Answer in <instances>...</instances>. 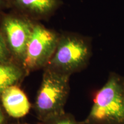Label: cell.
Wrapping results in <instances>:
<instances>
[{
    "mask_svg": "<svg viewBox=\"0 0 124 124\" xmlns=\"http://www.w3.org/2000/svg\"><path fill=\"white\" fill-rule=\"evenodd\" d=\"M85 124H124V77L111 72L96 93Z\"/></svg>",
    "mask_w": 124,
    "mask_h": 124,
    "instance_id": "cell-1",
    "label": "cell"
},
{
    "mask_svg": "<svg viewBox=\"0 0 124 124\" xmlns=\"http://www.w3.org/2000/svg\"><path fill=\"white\" fill-rule=\"evenodd\" d=\"M91 51L89 38L73 32L61 33L55 52L45 68L70 75L86 68Z\"/></svg>",
    "mask_w": 124,
    "mask_h": 124,
    "instance_id": "cell-2",
    "label": "cell"
},
{
    "mask_svg": "<svg viewBox=\"0 0 124 124\" xmlns=\"http://www.w3.org/2000/svg\"><path fill=\"white\" fill-rule=\"evenodd\" d=\"M69 78L46 68L35 103L36 111L41 120L60 117L69 94Z\"/></svg>",
    "mask_w": 124,
    "mask_h": 124,
    "instance_id": "cell-3",
    "label": "cell"
},
{
    "mask_svg": "<svg viewBox=\"0 0 124 124\" xmlns=\"http://www.w3.org/2000/svg\"><path fill=\"white\" fill-rule=\"evenodd\" d=\"M59 36L60 33L35 21L22 64L27 73L46 67L55 52Z\"/></svg>",
    "mask_w": 124,
    "mask_h": 124,
    "instance_id": "cell-4",
    "label": "cell"
},
{
    "mask_svg": "<svg viewBox=\"0 0 124 124\" xmlns=\"http://www.w3.org/2000/svg\"><path fill=\"white\" fill-rule=\"evenodd\" d=\"M35 22L15 11L0 20V32L12 60L21 66Z\"/></svg>",
    "mask_w": 124,
    "mask_h": 124,
    "instance_id": "cell-5",
    "label": "cell"
},
{
    "mask_svg": "<svg viewBox=\"0 0 124 124\" xmlns=\"http://www.w3.org/2000/svg\"><path fill=\"white\" fill-rule=\"evenodd\" d=\"M10 8L34 21L49 18L62 4L60 0H9Z\"/></svg>",
    "mask_w": 124,
    "mask_h": 124,
    "instance_id": "cell-6",
    "label": "cell"
},
{
    "mask_svg": "<svg viewBox=\"0 0 124 124\" xmlns=\"http://www.w3.org/2000/svg\"><path fill=\"white\" fill-rule=\"evenodd\" d=\"M1 98L5 110L12 117H23L29 112L31 105L28 99L16 85H12L5 90Z\"/></svg>",
    "mask_w": 124,
    "mask_h": 124,
    "instance_id": "cell-7",
    "label": "cell"
},
{
    "mask_svg": "<svg viewBox=\"0 0 124 124\" xmlns=\"http://www.w3.org/2000/svg\"><path fill=\"white\" fill-rule=\"evenodd\" d=\"M26 73L23 67L15 62H0V98L5 90L16 84Z\"/></svg>",
    "mask_w": 124,
    "mask_h": 124,
    "instance_id": "cell-8",
    "label": "cell"
},
{
    "mask_svg": "<svg viewBox=\"0 0 124 124\" xmlns=\"http://www.w3.org/2000/svg\"><path fill=\"white\" fill-rule=\"evenodd\" d=\"M13 62L11 54L0 32V62Z\"/></svg>",
    "mask_w": 124,
    "mask_h": 124,
    "instance_id": "cell-9",
    "label": "cell"
},
{
    "mask_svg": "<svg viewBox=\"0 0 124 124\" xmlns=\"http://www.w3.org/2000/svg\"><path fill=\"white\" fill-rule=\"evenodd\" d=\"M54 120H55L51 124H79L74 119L69 117H64V118L58 117Z\"/></svg>",
    "mask_w": 124,
    "mask_h": 124,
    "instance_id": "cell-10",
    "label": "cell"
},
{
    "mask_svg": "<svg viewBox=\"0 0 124 124\" xmlns=\"http://www.w3.org/2000/svg\"><path fill=\"white\" fill-rule=\"evenodd\" d=\"M10 8L9 0H0V9Z\"/></svg>",
    "mask_w": 124,
    "mask_h": 124,
    "instance_id": "cell-11",
    "label": "cell"
},
{
    "mask_svg": "<svg viewBox=\"0 0 124 124\" xmlns=\"http://www.w3.org/2000/svg\"><path fill=\"white\" fill-rule=\"evenodd\" d=\"M4 116H3L2 111H1V110H0V124H2V122H4Z\"/></svg>",
    "mask_w": 124,
    "mask_h": 124,
    "instance_id": "cell-12",
    "label": "cell"
},
{
    "mask_svg": "<svg viewBox=\"0 0 124 124\" xmlns=\"http://www.w3.org/2000/svg\"><path fill=\"white\" fill-rule=\"evenodd\" d=\"M0 20H1V19H0Z\"/></svg>",
    "mask_w": 124,
    "mask_h": 124,
    "instance_id": "cell-13",
    "label": "cell"
}]
</instances>
